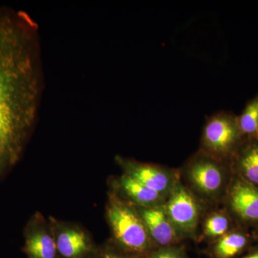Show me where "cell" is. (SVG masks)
I'll use <instances>...</instances> for the list:
<instances>
[{"mask_svg":"<svg viewBox=\"0 0 258 258\" xmlns=\"http://www.w3.org/2000/svg\"><path fill=\"white\" fill-rule=\"evenodd\" d=\"M57 249L66 258H76L82 255L88 249V242L83 232L68 230L61 232L56 242Z\"/></svg>","mask_w":258,"mask_h":258,"instance_id":"11","label":"cell"},{"mask_svg":"<svg viewBox=\"0 0 258 258\" xmlns=\"http://www.w3.org/2000/svg\"><path fill=\"white\" fill-rule=\"evenodd\" d=\"M244 139L238 115L232 112H216L209 117L204 127L203 147L212 157H233Z\"/></svg>","mask_w":258,"mask_h":258,"instance_id":"2","label":"cell"},{"mask_svg":"<svg viewBox=\"0 0 258 258\" xmlns=\"http://www.w3.org/2000/svg\"><path fill=\"white\" fill-rule=\"evenodd\" d=\"M42 88L38 25L23 10L0 7V176L21 157Z\"/></svg>","mask_w":258,"mask_h":258,"instance_id":"1","label":"cell"},{"mask_svg":"<svg viewBox=\"0 0 258 258\" xmlns=\"http://www.w3.org/2000/svg\"><path fill=\"white\" fill-rule=\"evenodd\" d=\"M25 250L31 258H55L57 245L54 239L45 231L28 234Z\"/></svg>","mask_w":258,"mask_h":258,"instance_id":"10","label":"cell"},{"mask_svg":"<svg viewBox=\"0 0 258 258\" xmlns=\"http://www.w3.org/2000/svg\"><path fill=\"white\" fill-rule=\"evenodd\" d=\"M155 258H178L175 254L171 253V252H162L158 254Z\"/></svg>","mask_w":258,"mask_h":258,"instance_id":"16","label":"cell"},{"mask_svg":"<svg viewBox=\"0 0 258 258\" xmlns=\"http://www.w3.org/2000/svg\"><path fill=\"white\" fill-rule=\"evenodd\" d=\"M238 122L244 139H258V93L247 102Z\"/></svg>","mask_w":258,"mask_h":258,"instance_id":"13","label":"cell"},{"mask_svg":"<svg viewBox=\"0 0 258 258\" xmlns=\"http://www.w3.org/2000/svg\"><path fill=\"white\" fill-rule=\"evenodd\" d=\"M229 228V221L224 215H214L207 220L205 230L206 235L211 237L225 235Z\"/></svg>","mask_w":258,"mask_h":258,"instance_id":"15","label":"cell"},{"mask_svg":"<svg viewBox=\"0 0 258 258\" xmlns=\"http://www.w3.org/2000/svg\"><path fill=\"white\" fill-rule=\"evenodd\" d=\"M240 177L258 187V139H245L232 157Z\"/></svg>","mask_w":258,"mask_h":258,"instance_id":"7","label":"cell"},{"mask_svg":"<svg viewBox=\"0 0 258 258\" xmlns=\"http://www.w3.org/2000/svg\"><path fill=\"white\" fill-rule=\"evenodd\" d=\"M167 212L169 220L182 230H191L198 222V205L182 186H176L168 203Z\"/></svg>","mask_w":258,"mask_h":258,"instance_id":"5","label":"cell"},{"mask_svg":"<svg viewBox=\"0 0 258 258\" xmlns=\"http://www.w3.org/2000/svg\"><path fill=\"white\" fill-rule=\"evenodd\" d=\"M230 205L234 214L246 223H258V187L239 177L230 191Z\"/></svg>","mask_w":258,"mask_h":258,"instance_id":"4","label":"cell"},{"mask_svg":"<svg viewBox=\"0 0 258 258\" xmlns=\"http://www.w3.org/2000/svg\"><path fill=\"white\" fill-rule=\"evenodd\" d=\"M108 217L115 238L126 248L144 250L148 245L145 225L133 210L120 203H113L108 210Z\"/></svg>","mask_w":258,"mask_h":258,"instance_id":"3","label":"cell"},{"mask_svg":"<svg viewBox=\"0 0 258 258\" xmlns=\"http://www.w3.org/2000/svg\"><path fill=\"white\" fill-rule=\"evenodd\" d=\"M142 218L153 238L158 243L168 244L175 237V231L170 220L161 209L150 208L142 212Z\"/></svg>","mask_w":258,"mask_h":258,"instance_id":"8","label":"cell"},{"mask_svg":"<svg viewBox=\"0 0 258 258\" xmlns=\"http://www.w3.org/2000/svg\"><path fill=\"white\" fill-rule=\"evenodd\" d=\"M248 243V237L241 232L226 234L217 244L216 252L220 258H232Z\"/></svg>","mask_w":258,"mask_h":258,"instance_id":"14","label":"cell"},{"mask_svg":"<svg viewBox=\"0 0 258 258\" xmlns=\"http://www.w3.org/2000/svg\"><path fill=\"white\" fill-rule=\"evenodd\" d=\"M120 184L131 198L142 205L156 203L160 196V194L149 189L127 174L120 179Z\"/></svg>","mask_w":258,"mask_h":258,"instance_id":"12","label":"cell"},{"mask_svg":"<svg viewBox=\"0 0 258 258\" xmlns=\"http://www.w3.org/2000/svg\"><path fill=\"white\" fill-rule=\"evenodd\" d=\"M106 258H118V257H113V256H109V257H107Z\"/></svg>","mask_w":258,"mask_h":258,"instance_id":"18","label":"cell"},{"mask_svg":"<svg viewBox=\"0 0 258 258\" xmlns=\"http://www.w3.org/2000/svg\"><path fill=\"white\" fill-rule=\"evenodd\" d=\"M209 157H198L189 168L190 179L194 184L206 194H213L220 189L223 174L215 161Z\"/></svg>","mask_w":258,"mask_h":258,"instance_id":"6","label":"cell"},{"mask_svg":"<svg viewBox=\"0 0 258 258\" xmlns=\"http://www.w3.org/2000/svg\"><path fill=\"white\" fill-rule=\"evenodd\" d=\"M244 258H258V251H256L253 253L249 254V255L246 256Z\"/></svg>","mask_w":258,"mask_h":258,"instance_id":"17","label":"cell"},{"mask_svg":"<svg viewBox=\"0 0 258 258\" xmlns=\"http://www.w3.org/2000/svg\"><path fill=\"white\" fill-rule=\"evenodd\" d=\"M127 167V174L142 183L149 189L161 194L168 189L169 179L164 171L155 166L145 164L124 162Z\"/></svg>","mask_w":258,"mask_h":258,"instance_id":"9","label":"cell"}]
</instances>
